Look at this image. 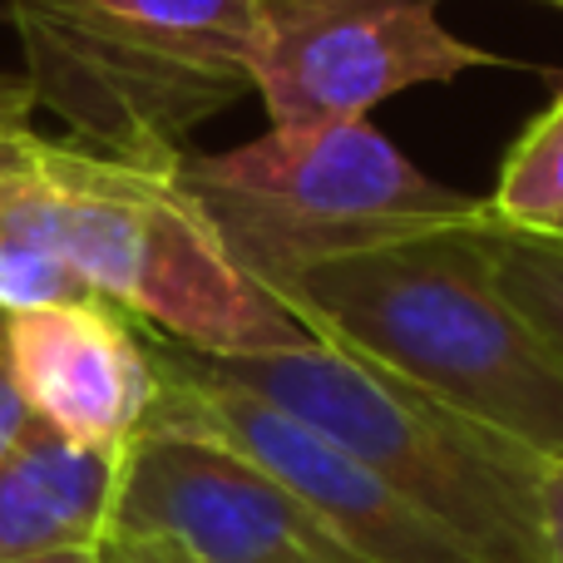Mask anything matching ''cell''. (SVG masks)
Returning a JSON list of instances; mask_svg holds the SVG:
<instances>
[{"label":"cell","mask_w":563,"mask_h":563,"mask_svg":"<svg viewBox=\"0 0 563 563\" xmlns=\"http://www.w3.org/2000/svg\"><path fill=\"white\" fill-rule=\"evenodd\" d=\"M475 228L331 257L282 301L317 341L390 371L529 455L563 460V361L495 287Z\"/></svg>","instance_id":"obj_1"},{"label":"cell","mask_w":563,"mask_h":563,"mask_svg":"<svg viewBox=\"0 0 563 563\" xmlns=\"http://www.w3.org/2000/svg\"><path fill=\"white\" fill-rule=\"evenodd\" d=\"M188 361L341 445L479 563H549L539 509L549 460L515 440L455 416L331 341L263 356L188 351Z\"/></svg>","instance_id":"obj_2"},{"label":"cell","mask_w":563,"mask_h":563,"mask_svg":"<svg viewBox=\"0 0 563 563\" xmlns=\"http://www.w3.org/2000/svg\"><path fill=\"white\" fill-rule=\"evenodd\" d=\"M35 109L69 144L178 168L213 114L253 95V0H5Z\"/></svg>","instance_id":"obj_3"},{"label":"cell","mask_w":563,"mask_h":563,"mask_svg":"<svg viewBox=\"0 0 563 563\" xmlns=\"http://www.w3.org/2000/svg\"><path fill=\"white\" fill-rule=\"evenodd\" d=\"M35 198L45 233L89 297L119 307L168 346L198 356H263L311 346L317 331L233 267L178 168L99 158L40 139Z\"/></svg>","instance_id":"obj_4"},{"label":"cell","mask_w":563,"mask_h":563,"mask_svg":"<svg viewBox=\"0 0 563 563\" xmlns=\"http://www.w3.org/2000/svg\"><path fill=\"white\" fill-rule=\"evenodd\" d=\"M178 184L243 277L273 297L307 267L440 228L485 223V198L430 178L376 124H273L233 154H184Z\"/></svg>","instance_id":"obj_5"},{"label":"cell","mask_w":563,"mask_h":563,"mask_svg":"<svg viewBox=\"0 0 563 563\" xmlns=\"http://www.w3.org/2000/svg\"><path fill=\"white\" fill-rule=\"evenodd\" d=\"M247 65L267 124H336L400 89L455 85L499 55L460 40L440 0H253Z\"/></svg>","instance_id":"obj_6"},{"label":"cell","mask_w":563,"mask_h":563,"mask_svg":"<svg viewBox=\"0 0 563 563\" xmlns=\"http://www.w3.org/2000/svg\"><path fill=\"white\" fill-rule=\"evenodd\" d=\"M154 336V331H148ZM158 396L144 426L188 430L243 450L253 465L277 475L361 563H479L465 544L435 529L410 499L341 445L301 426L297 416L267 406L263 396L228 386L188 361V351L154 336Z\"/></svg>","instance_id":"obj_7"},{"label":"cell","mask_w":563,"mask_h":563,"mask_svg":"<svg viewBox=\"0 0 563 563\" xmlns=\"http://www.w3.org/2000/svg\"><path fill=\"white\" fill-rule=\"evenodd\" d=\"M109 534L168 539L194 563H361L243 450L158 426L119 455Z\"/></svg>","instance_id":"obj_8"},{"label":"cell","mask_w":563,"mask_h":563,"mask_svg":"<svg viewBox=\"0 0 563 563\" xmlns=\"http://www.w3.org/2000/svg\"><path fill=\"white\" fill-rule=\"evenodd\" d=\"M5 351L25 410L69 445L124 450L154 410V336L99 297L5 311Z\"/></svg>","instance_id":"obj_9"},{"label":"cell","mask_w":563,"mask_h":563,"mask_svg":"<svg viewBox=\"0 0 563 563\" xmlns=\"http://www.w3.org/2000/svg\"><path fill=\"white\" fill-rule=\"evenodd\" d=\"M119 455L124 450L69 445L49 426L30 420L0 460V563L99 549L114 509Z\"/></svg>","instance_id":"obj_10"},{"label":"cell","mask_w":563,"mask_h":563,"mask_svg":"<svg viewBox=\"0 0 563 563\" xmlns=\"http://www.w3.org/2000/svg\"><path fill=\"white\" fill-rule=\"evenodd\" d=\"M79 297H89V291L49 243L35 198V158H30L25 174L0 188V311L55 307V301Z\"/></svg>","instance_id":"obj_11"},{"label":"cell","mask_w":563,"mask_h":563,"mask_svg":"<svg viewBox=\"0 0 563 563\" xmlns=\"http://www.w3.org/2000/svg\"><path fill=\"white\" fill-rule=\"evenodd\" d=\"M495 287L534 327V336L563 361V233L515 228L485 218L475 228Z\"/></svg>","instance_id":"obj_12"},{"label":"cell","mask_w":563,"mask_h":563,"mask_svg":"<svg viewBox=\"0 0 563 563\" xmlns=\"http://www.w3.org/2000/svg\"><path fill=\"white\" fill-rule=\"evenodd\" d=\"M489 218L515 228H559L563 223V109L549 104L529 119V129L505 154L495 194H485Z\"/></svg>","instance_id":"obj_13"},{"label":"cell","mask_w":563,"mask_h":563,"mask_svg":"<svg viewBox=\"0 0 563 563\" xmlns=\"http://www.w3.org/2000/svg\"><path fill=\"white\" fill-rule=\"evenodd\" d=\"M35 129V95H30L25 75H0V188L30 168L40 148Z\"/></svg>","instance_id":"obj_14"},{"label":"cell","mask_w":563,"mask_h":563,"mask_svg":"<svg viewBox=\"0 0 563 563\" xmlns=\"http://www.w3.org/2000/svg\"><path fill=\"white\" fill-rule=\"evenodd\" d=\"M30 410H25V400H20V390H15V376H10V351H5V311H0V460L10 455V445H15L20 435H25V426H30Z\"/></svg>","instance_id":"obj_15"},{"label":"cell","mask_w":563,"mask_h":563,"mask_svg":"<svg viewBox=\"0 0 563 563\" xmlns=\"http://www.w3.org/2000/svg\"><path fill=\"white\" fill-rule=\"evenodd\" d=\"M99 563H194L168 539H129V534H104L99 539Z\"/></svg>","instance_id":"obj_16"},{"label":"cell","mask_w":563,"mask_h":563,"mask_svg":"<svg viewBox=\"0 0 563 563\" xmlns=\"http://www.w3.org/2000/svg\"><path fill=\"white\" fill-rule=\"evenodd\" d=\"M539 509H544V554L563 563V460H549L539 479Z\"/></svg>","instance_id":"obj_17"},{"label":"cell","mask_w":563,"mask_h":563,"mask_svg":"<svg viewBox=\"0 0 563 563\" xmlns=\"http://www.w3.org/2000/svg\"><path fill=\"white\" fill-rule=\"evenodd\" d=\"M5 563H99V549H59V554H35V559H5Z\"/></svg>","instance_id":"obj_18"},{"label":"cell","mask_w":563,"mask_h":563,"mask_svg":"<svg viewBox=\"0 0 563 563\" xmlns=\"http://www.w3.org/2000/svg\"><path fill=\"white\" fill-rule=\"evenodd\" d=\"M539 5H559L563 10V0H539Z\"/></svg>","instance_id":"obj_19"},{"label":"cell","mask_w":563,"mask_h":563,"mask_svg":"<svg viewBox=\"0 0 563 563\" xmlns=\"http://www.w3.org/2000/svg\"><path fill=\"white\" fill-rule=\"evenodd\" d=\"M554 104H559V109H563V89H559V99H554Z\"/></svg>","instance_id":"obj_20"}]
</instances>
